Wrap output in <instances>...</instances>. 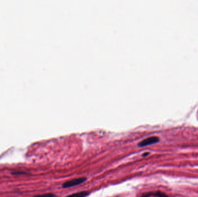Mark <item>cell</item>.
Here are the masks:
<instances>
[{
  "mask_svg": "<svg viewBox=\"0 0 198 197\" xmlns=\"http://www.w3.org/2000/svg\"><path fill=\"white\" fill-rule=\"evenodd\" d=\"M87 179L86 178L82 177V178H78L76 179H74L68 181H67L64 182L62 184V187L64 188L72 187L74 186H76L80 185L83 183H84L85 181H86Z\"/></svg>",
  "mask_w": 198,
  "mask_h": 197,
  "instance_id": "6da1fadb",
  "label": "cell"
},
{
  "mask_svg": "<svg viewBox=\"0 0 198 197\" xmlns=\"http://www.w3.org/2000/svg\"><path fill=\"white\" fill-rule=\"evenodd\" d=\"M159 141V138L157 137V136H151L149 138H147L144 140H143L142 141H141L140 142H139L138 143V146L139 147H145V146H147L152 144H155L157 143Z\"/></svg>",
  "mask_w": 198,
  "mask_h": 197,
  "instance_id": "7a4b0ae2",
  "label": "cell"
},
{
  "mask_svg": "<svg viewBox=\"0 0 198 197\" xmlns=\"http://www.w3.org/2000/svg\"><path fill=\"white\" fill-rule=\"evenodd\" d=\"M155 196V197H169L168 195L165 193L161 191H155V192H148L143 194L140 197H150V196Z\"/></svg>",
  "mask_w": 198,
  "mask_h": 197,
  "instance_id": "3957f363",
  "label": "cell"
},
{
  "mask_svg": "<svg viewBox=\"0 0 198 197\" xmlns=\"http://www.w3.org/2000/svg\"><path fill=\"white\" fill-rule=\"evenodd\" d=\"M89 192L88 191H80V192H78L76 193H74L72 194H70L68 196H67L66 197H86L87 196H88L89 195Z\"/></svg>",
  "mask_w": 198,
  "mask_h": 197,
  "instance_id": "277c9868",
  "label": "cell"
},
{
  "mask_svg": "<svg viewBox=\"0 0 198 197\" xmlns=\"http://www.w3.org/2000/svg\"><path fill=\"white\" fill-rule=\"evenodd\" d=\"M55 195L52 193H46L44 194L35 195L33 197H55Z\"/></svg>",
  "mask_w": 198,
  "mask_h": 197,
  "instance_id": "5b68a950",
  "label": "cell"
},
{
  "mask_svg": "<svg viewBox=\"0 0 198 197\" xmlns=\"http://www.w3.org/2000/svg\"><path fill=\"white\" fill-rule=\"evenodd\" d=\"M12 175H27V174H28V173L23 172V171H15V172H12Z\"/></svg>",
  "mask_w": 198,
  "mask_h": 197,
  "instance_id": "8992f818",
  "label": "cell"
},
{
  "mask_svg": "<svg viewBox=\"0 0 198 197\" xmlns=\"http://www.w3.org/2000/svg\"><path fill=\"white\" fill-rule=\"evenodd\" d=\"M149 154V153H148V152L144 153H143V157H145V156L148 155Z\"/></svg>",
  "mask_w": 198,
  "mask_h": 197,
  "instance_id": "52a82bcc",
  "label": "cell"
},
{
  "mask_svg": "<svg viewBox=\"0 0 198 197\" xmlns=\"http://www.w3.org/2000/svg\"><path fill=\"white\" fill-rule=\"evenodd\" d=\"M115 197H118V196H115Z\"/></svg>",
  "mask_w": 198,
  "mask_h": 197,
  "instance_id": "ba28073f",
  "label": "cell"
}]
</instances>
